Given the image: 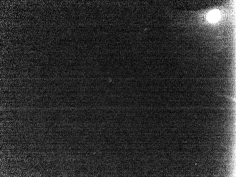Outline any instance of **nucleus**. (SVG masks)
I'll return each mask as SVG.
<instances>
[{
	"instance_id": "nucleus-1",
	"label": "nucleus",
	"mask_w": 236,
	"mask_h": 177,
	"mask_svg": "<svg viewBox=\"0 0 236 177\" xmlns=\"http://www.w3.org/2000/svg\"><path fill=\"white\" fill-rule=\"evenodd\" d=\"M219 17V13L217 11H214L209 14V20L214 22L217 21Z\"/></svg>"
}]
</instances>
